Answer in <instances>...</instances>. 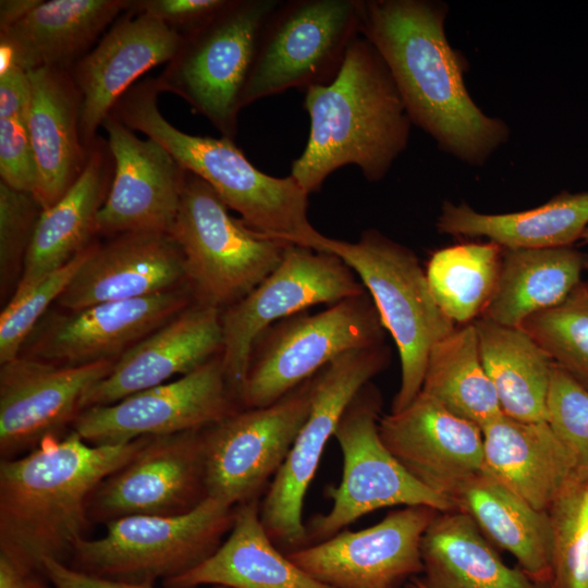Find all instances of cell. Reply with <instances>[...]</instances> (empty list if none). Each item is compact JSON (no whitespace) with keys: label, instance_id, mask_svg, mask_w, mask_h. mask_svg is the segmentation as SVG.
<instances>
[{"label":"cell","instance_id":"obj_1","mask_svg":"<svg viewBox=\"0 0 588 588\" xmlns=\"http://www.w3.org/2000/svg\"><path fill=\"white\" fill-rule=\"evenodd\" d=\"M448 12L446 3L434 0H360L359 33L385 62L412 124L441 151L480 167L511 132L470 97L468 64L446 37Z\"/></svg>","mask_w":588,"mask_h":588},{"label":"cell","instance_id":"obj_2","mask_svg":"<svg viewBox=\"0 0 588 588\" xmlns=\"http://www.w3.org/2000/svg\"><path fill=\"white\" fill-rule=\"evenodd\" d=\"M146 438L96 445L70 429L64 436L45 438L21 456L1 458L0 556L42 575L46 560L68 564L91 524L93 492L133 457Z\"/></svg>","mask_w":588,"mask_h":588},{"label":"cell","instance_id":"obj_3","mask_svg":"<svg viewBox=\"0 0 588 588\" xmlns=\"http://www.w3.org/2000/svg\"><path fill=\"white\" fill-rule=\"evenodd\" d=\"M304 108L308 140L290 175L308 194L347 164L381 181L407 147L411 119L385 62L364 37L351 44L330 83L305 90Z\"/></svg>","mask_w":588,"mask_h":588},{"label":"cell","instance_id":"obj_4","mask_svg":"<svg viewBox=\"0 0 588 588\" xmlns=\"http://www.w3.org/2000/svg\"><path fill=\"white\" fill-rule=\"evenodd\" d=\"M159 94L156 78L147 77L135 83L110 114L162 145L254 231L315 249L323 234L308 219L309 194L298 182L292 175L275 177L261 172L230 137L192 135L176 128L159 111Z\"/></svg>","mask_w":588,"mask_h":588},{"label":"cell","instance_id":"obj_5","mask_svg":"<svg viewBox=\"0 0 588 588\" xmlns=\"http://www.w3.org/2000/svg\"><path fill=\"white\" fill-rule=\"evenodd\" d=\"M315 250L340 257L370 295L400 355L401 383L391 413L404 409L421 391L431 350L456 324L434 301L416 254L380 231L365 230L356 242L322 235Z\"/></svg>","mask_w":588,"mask_h":588},{"label":"cell","instance_id":"obj_6","mask_svg":"<svg viewBox=\"0 0 588 588\" xmlns=\"http://www.w3.org/2000/svg\"><path fill=\"white\" fill-rule=\"evenodd\" d=\"M235 507L207 498L181 515H133L84 538L68 565L115 581L155 585L177 577L211 556L230 532Z\"/></svg>","mask_w":588,"mask_h":588},{"label":"cell","instance_id":"obj_7","mask_svg":"<svg viewBox=\"0 0 588 588\" xmlns=\"http://www.w3.org/2000/svg\"><path fill=\"white\" fill-rule=\"evenodd\" d=\"M170 234L183 254L194 301L220 310L250 293L291 245L231 216L212 187L187 170Z\"/></svg>","mask_w":588,"mask_h":588},{"label":"cell","instance_id":"obj_8","mask_svg":"<svg viewBox=\"0 0 588 588\" xmlns=\"http://www.w3.org/2000/svg\"><path fill=\"white\" fill-rule=\"evenodd\" d=\"M384 327L368 294L351 296L318 313L281 319L255 340L238 403L268 406L340 355L384 343Z\"/></svg>","mask_w":588,"mask_h":588},{"label":"cell","instance_id":"obj_9","mask_svg":"<svg viewBox=\"0 0 588 588\" xmlns=\"http://www.w3.org/2000/svg\"><path fill=\"white\" fill-rule=\"evenodd\" d=\"M279 0H230L183 42L156 78L160 93L184 99L222 136L234 138L241 99L264 27Z\"/></svg>","mask_w":588,"mask_h":588},{"label":"cell","instance_id":"obj_10","mask_svg":"<svg viewBox=\"0 0 588 588\" xmlns=\"http://www.w3.org/2000/svg\"><path fill=\"white\" fill-rule=\"evenodd\" d=\"M389 363L383 343L346 352L314 376L308 416L259 504L268 536L284 553L307 546L304 499L323 450L350 402Z\"/></svg>","mask_w":588,"mask_h":588},{"label":"cell","instance_id":"obj_11","mask_svg":"<svg viewBox=\"0 0 588 588\" xmlns=\"http://www.w3.org/2000/svg\"><path fill=\"white\" fill-rule=\"evenodd\" d=\"M382 396L370 382L345 408L334 432L343 456L342 479L329 487L328 513L306 524L307 546L323 541L362 516L395 505H427L438 511L455 510L452 501L412 477L383 444L379 434Z\"/></svg>","mask_w":588,"mask_h":588},{"label":"cell","instance_id":"obj_12","mask_svg":"<svg viewBox=\"0 0 588 588\" xmlns=\"http://www.w3.org/2000/svg\"><path fill=\"white\" fill-rule=\"evenodd\" d=\"M360 0L281 1L267 21L241 106L330 83L359 34Z\"/></svg>","mask_w":588,"mask_h":588},{"label":"cell","instance_id":"obj_13","mask_svg":"<svg viewBox=\"0 0 588 588\" xmlns=\"http://www.w3.org/2000/svg\"><path fill=\"white\" fill-rule=\"evenodd\" d=\"M364 292L360 280L340 257L289 245L280 264L265 280L221 310L220 355L237 400L253 344L264 330L315 305H331Z\"/></svg>","mask_w":588,"mask_h":588},{"label":"cell","instance_id":"obj_14","mask_svg":"<svg viewBox=\"0 0 588 588\" xmlns=\"http://www.w3.org/2000/svg\"><path fill=\"white\" fill-rule=\"evenodd\" d=\"M314 376L277 402L240 408L203 429L208 498L237 506L259 501L306 420Z\"/></svg>","mask_w":588,"mask_h":588},{"label":"cell","instance_id":"obj_15","mask_svg":"<svg viewBox=\"0 0 588 588\" xmlns=\"http://www.w3.org/2000/svg\"><path fill=\"white\" fill-rule=\"evenodd\" d=\"M240 408L219 354L173 381L81 411L71 430L90 444H123L201 430Z\"/></svg>","mask_w":588,"mask_h":588},{"label":"cell","instance_id":"obj_16","mask_svg":"<svg viewBox=\"0 0 588 588\" xmlns=\"http://www.w3.org/2000/svg\"><path fill=\"white\" fill-rule=\"evenodd\" d=\"M208 498L203 429L147 437L133 457L105 478L88 502L90 523L133 515L191 512Z\"/></svg>","mask_w":588,"mask_h":588},{"label":"cell","instance_id":"obj_17","mask_svg":"<svg viewBox=\"0 0 588 588\" xmlns=\"http://www.w3.org/2000/svg\"><path fill=\"white\" fill-rule=\"evenodd\" d=\"M193 302L189 286H184L78 310H50L26 339L20 356L59 366L118 360Z\"/></svg>","mask_w":588,"mask_h":588},{"label":"cell","instance_id":"obj_18","mask_svg":"<svg viewBox=\"0 0 588 588\" xmlns=\"http://www.w3.org/2000/svg\"><path fill=\"white\" fill-rule=\"evenodd\" d=\"M439 511L411 505L379 523L285 553L297 566L331 588H401L422 573L421 539Z\"/></svg>","mask_w":588,"mask_h":588},{"label":"cell","instance_id":"obj_19","mask_svg":"<svg viewBox=\"0 0 588 588\" xmlns=\"http://www.w3.org/2000/svg\"><path fill=\"white\" fill-rule=\"evenodd\" d=\"M117 360L59 366L17 356L0 364V456L14 458L45 438L62 436L82 411L85 394Z\"/></svg>","mask_w":588,"mask_h":588},{"label":"cell","instance_id":"obj_20","mask_svg":"<svg viewBox=\"0 0 588 588\" xmlns=\"http://www.w3.org/2000/svg\"><path fill=\"white\" fill-rule=\"evenodd\" d=\"M113 175L97 216V234L171 233L186 170L157 140L142 139L113 115L102 123Z\"/></svg>","mask_w":588,"mask_h":588},{"label":"cell","instance_id":"obj_21","mask_svg":"<svg viewBox=\"0 0 588 588\" xmlns=\"http://www.w3.org/2000/svg\"><path fill=\"white\" fill-rule=\"evenodd\" d=\"M378 428L383 444L404 469L450 500L482 470L481 428L421 391L404 409L381 416Z\"/></svg>","mask_w":588,"mask_h":588},{"label":"cell","instance_id":"obj_22","mask_svg":"<svg viewBox=\"0 0 588 588\" xmlns=\"http://www.w3.org/2000/svg\"><path fill=\"white\" fill-rule=\"evenodd\" d=\"M182 42L163 22L128 10L69 70L82 95L79 130L87 149L119 99L148 70L171 61Z\"/></svg>","mask_w":588,"mask_h":588},{"label":"cell","instance_id":"obj_23","mask_svg":"<svg viewBox=\"0 0 588 588\" xmlns=\"http://www.w3.org/2000/svg\"><path fill=\"white\" fill-rule=\"evenodd\" d=\"M188 286L183 254L170 233L128 232L94 242L62 292L60 309L147 297Z\"/></svg>","mask_w":588,"mask_h":588},{"label":"cell","instance_id":"obj_24","mask_svg":"<svg viewBox=\"0 0 588 588\" xmlns=\"http://www.w3.org/2000/svg\"><path fill=\"white\" fill-rule=\"evenodd\" d=\"M221 310L193 302L124 353L83 397L82 411L169 382L221 354Z\"/></svg>","mask_w":588,"mask_h":588},{"label":"cell","instance_id":"obj_25","mask_svg":"<svg viewBox=\"0 0 588 588\" xmlns=\"http://www.w3.org/2000/svg\"><path fill=\"white\" fill-rule=\"evenodd\" d=\"M30 102L28 131L33 146L37 188L34 194L45 210L76 182L88 159L81 137L82 95L69 70H28Z\"/></svg>","mask_w":588,"mask_h":588},{"label":"cell","instance_id":"obj_26","mask_svg":"<svg viewBox=\"0 0 588 588\" xmlns=\"http://www.w3.org/2000/svg\"><path fill=\"white\" fill-rule=\"evenodd\" d=\"M112 175L113 159L108 144L97 137L79 177L54 205L42 210L22 278L11 299L69 264L94 242L97 216L108 195Z\"/></svg>","mask_w":588,"mask_h":588},{"label":"cell","instance_id":"obj_27","mask_svg":"<svg viewBox=\"0 0 588 588\" xmlns=\"http://www.w3.org/2000/svg\"><path fill=\"white\" fill-rule=\"evenodd\" d=\"M482 470L538 511L548 512L577 471L576 462L548 421L502 414L481 428Z\"/></svg>","mask_w":588,"mask_h":588},{"label":"cell","instance_id":"obj_28","mask_svg":"<svg viewBox=\"0 0 588 588\" xmlns=\"http://www.w3.org/2000/svg\"><path fill=\"white\" fill-rule=\"evenodd\" d=\"M260 501L235 506L232 528L215 553L164 588H331L309 576L268 536Z\"/></svg>","mask_w":588,"mask_h":588},{"label":"cell","instance_id":"obj_29","mask_svg":"<svg viewBox=\"0 0 588 588\" xmlns=\"http://www.w3.org/2000/svg\"><path fill=\"white\" fill-rule=\"evenodd\" d=\"M131 5V0L41 1L17 23L0 30V39L12 47L25 71L70 70Z\"/></svg>","mask_w":588,"mask_h":588},{"label":"cell","instance_id":"obj_30","mask_svg":"<svg viewBox=\"0 0 588 588\" xmlns=\"http://www.w3.org/2000/svg\"><path fill=\"white\" fill-rule=\"evenodd\" d=\"M451 500L493 546L513 554L518 567L546 586L553 546L548 512L536 510L483 470L467 479Z\"/></svg>","mask_w":588,"mask_h":588},{"label":"cell","instance_id":"obj_31","mask_svg":"<svg viewBox=\"0 0 588 588\" xmlns=\"http://www.w3.org/2000/svg\"><path fill=\"white\" fill-rule=\"evenodd\" d=\"M426 588H544L507 566L476 523L458 510L439 511L421 539Z\"/></svg>","mask_w":588,"mask_h":588},{"label":"cell","instance_id":"obj_32","mask_svg":"<svg viewBox=\"0 0 588 588\" xmlns=\"http://www.w3.org/2000/svg\"><path fill=\"white\" fill-rule=\"evenodd\" d=\"M436 228L441 234L487 237L503 248L573 246L588 228V192H562L538 207L506 213H482L445 200Z\"/></svg>","mask_w":588,"mask_h":588},{"label":"cell","instance_id":"obj_33","mask_svg":"<svg viewBox=\"0 0 588 588\" xmlns=\"http://www.w3.org/2000/svg\"><path fill=\"white\" fill-rule=\"evenodd\" d=\"M587 256L574 246L504 248L498 284L481 317L520 328L569 295L583 280Z\"/></svg>","mask_w":588,"mask_h":588},{"label":"cell","instance_id":"obj_34","mask_svg":"<svg viewBox=\"0 0 588 588\" xmlns=\"http://www.w3.org/2000/svg\"><path fill=\"white\" fill-rule=\"evenodd\" d=\"M480 358L502 413L520 421H547L553 362L522 328L478 318Z\"/></svg>","mask_w":588,"mask_h":588},{"label":"cell","instance_id":"obj_35","mask_svg":"<svg viewBox=\"0 0 588 588\" xmlns=\"http://www.w3.org/2000/svg\"><path fill=\"white\" fill-rule=\"evenodd\" d=\"M421 392L480 428L503 414L480 358L474 322L455 329L433 346Z\"/></svg>","mask_w":588,"mask_h":588},{"label":"cell","instance_id":"obj_36","mask_svg":"<svg viewBox=\"0 0 588 588\" xmlns=\"http://www.w3.org/2000/svg\"><path fill=\"white\" fill-rule=\"evenodd\" d=\"M504 248L491 241L436 250L426 277L434 301L455 324L480 318L498 284Z\"/></svg>","mask_w":588,"mask_h":588},{"label":"cell","instance_id":"obj_37","mask_svg":"<svg viewBox=\"0 0 588 588\" xmlns=\"http://www.w3.org/2000/svg\"><path fill=\"white\" fill-rule=\"evenodd\" d=\"M548 513L553 546L544 588H588V474L576 471Z\"/></svg>","mask_w":588,"mask_h":588},{"label":"cell","instance_id":"obj_38","mask_svg":"<svg viewBox=\"0 0 588 588\" xmlns=\"http://www.w3.org/2000/svg\"><path fill=\"white\" fill-rule=\"evenodd\" d=\"M520 328L588 389V280H581L559 305L528 317Z\"/></svg>","mask_w":588,"mask_h":588},{"label":"cell","instance_id":"obj_39","mask_svg":"<svg viewBox=\"0 0 588 588\" xmlns=\"http://www.w3.org/2000/svg\"><path fill=\"white\" fill-rule=\"evenodd\" d=\"M93 243L69 264L4 305L0 315V364L20 356L26 339L48 313L49 306L57 303L87 258Z\"/></svg>","mask_w":588,"mask_h":588},{"label":"cell","instance_id":"obj_40","mask_svg":"<svg viewBox=\"0 0 588 588\" xmlns=\"http://www.w3.org/2000/svg\"><path fill=\"white\" fill-rule=\"evenodd\" d=\"M42 210L33 194L13 189L0 181V293L5 305L22 278Z\"/></svg>","mask_w":588,"mask_h":588},{"label":"cell","instance_id":"obj_41","mask_svg":"<svg viewBox=\"0 0 588 588\" xmlns=\"http://www.w3.org/2000/svg\"><path fill=\"white\" fill-rule=\"evenodd\" d=\"M547 421L573 455L577 471L588 474V389L553 364Z\"/></svg>","mask_w":588,"mask_h":588},{"label":"cell","instance_id":"obj_42","mask_svg":"<svg viewBox=\"0 0 588 588\" xmlns=\"http://www.w3.org/2000/svg\"><path fill=\"white\" fill-rule=\"evenodd\" d=\"M27 118L28 114L0 117V181L34 195L37 169Z\"/></svg>","mask_w":588,"mask_h":588},{"label":"cell","instance_id":"obj_43","mask_svg":"<svg viewBox=\"0 0 588 588\" xmlns=\"http://www.w3.org/2000/svg\"><path fill=\"white\" fill-rule=\"evenodd\" d=\"M230 0H137L130 10L148 14L187 35L218 14Z\"/></svg>","mask_w":588,"mask_h":588},{"label":"cell","instance_id":"obj_44","mask_svg":"<svg viewBox=\"0 0 588 588\" xmlns=\"http://www.w3.org/2000/svg\"><path fill=\"white\" fill-rule=\"evenodd\" d=\"M44 569L54 588H156L155 585L128 584L97 577L53 560H46Z\"/></svg>","mask_w":588,"mask_h":588},{"label":"cell","instance_id":"obj_45","mask_svg":"<svg viewBox=\"0 0 588 588\" xmlns=\"http://www.w3.org/2000/svg\"><path fill=\"white\" fill-rule=\"evenodd\" d=\"M0 588H54L38 573L25 572L0 556Z\"/></svg>","mask_w":588,"mask_h":588},{"label":"cell","instance_id":"obj_46","mask_svg":"<svg viewBox=\"0 0 588 588\" xmlns=\"http://www.w3.org/2000/svg\"><path fill=\"white\" fill-rule=\"evenodd\" d=\"M41 0H1L0 30L7 29L26 16Z\"/></svg>","mask_w":588,"mask_h":588},{"label":"cell","instance_id":"obj_47","mask_svg":"<svg viewBox=\"0 0 588 588\" xmlns=\"http://www.w3.org/2000/svg\"><path fill=\"white\" fill-rule=\"evenodd\" d=\"M411 583L416 587V588H426L422 583L420 581L419 578L417 577H414L411 579Z\"/></svg>","mask_w":588,"mask_h":588},{"label":"cell","instance_id":"obj_48","mask_svg":"<svg viewBox=\"0 0 588 588\" xmlns=\"http://www.w3.org/2000/svg\"><path fill=\"white\" fill-rule=\"evenodd\" d=\"M581 241L584 243H588V228L584 231V233L581 235Z\"/></svg>","mask_w":588,"mask_h":588},{"label":"cell","instance_id":"obj_49","mask_svg":"<svg viewBox=\"0 0 588 588\" xmlns=\"http://www.w3.org/2000/svg\"><path fill=\"white\" fill-rule=\"evenodd\" d=\"M401 588H416L411 581Z\"/></svg>","mask_w":588,"mask_h":588},{"label":"cell","instance_id":"obj_50","mask_svg":"<svg viewBox=\"0 0 588 588\" xmlns=\"http://www.w3.org/2000/svg\"><path fill=\"white\" fill-rule=\"evenodd\" d=\"M585 269L588 271V256H587V260H586V267Z\"/></svg>","mask_w":588,"mask_h":588}]
</instances>
